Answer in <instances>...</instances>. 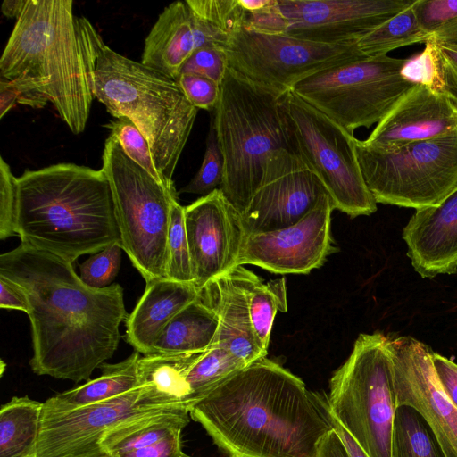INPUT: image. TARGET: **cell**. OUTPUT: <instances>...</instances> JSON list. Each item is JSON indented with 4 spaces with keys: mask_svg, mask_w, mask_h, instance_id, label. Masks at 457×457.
Instances as JSON below:
<instances>
[{
    "mask_svg": "<svg viewBox=\"0 0 457 457\" xmlns=\"http://www.w3.org/2000/svg\"><path fill=\"white\" fill-rule=\"evenodd\" d=\"M194 284L161 278L146 284L145 290L129 314L125 340L144 355L154 353V345L168 323L198 298Z\"/></svg>",
    "mask_w": 457,
    "mask_h": 457,
    "instance_id": "cell-23",
    "label": "cell"
},
{
    "mask_svg": "<svg viewBox=\"0 0 457 457\" xmlns=\"http://www.w3.org/2000/svg\"><path fill=\"white\" fill-rule=\"evenodd\" d=\"M93 24L72 0H27L0 58V78L51 103L70 130L87 127L93 99Z\"/></svg>",
    "mask_w": 457,
    "mask_h": 457,
    "instance_id": "cell-3",
    "label": "cell"
},
{
    "mask_svg": "<svg viewBox=\"0 0 457 457\" xmlns=\"http://www.w3.org/2000/svg\"><path fill=\"white\" fill-rule=\"evenodd\" d=\"M27 0H4L2 4V12L8 18L20 17Z\"/></svg>",
    "mask_w": 457,
    "mask_h": 457,
    "instance_id": "cell-50",
    "label": "cell"
},
{
    "mask_svg": "<svg viewBox=\"0 0 457 457\" xmlns=\"http://www.w3.org/2000/svg\"><path fill=\"white\" fill-rule=\"evenodd\" d=\"M356 151L378 204L420 210L439 205L457 190V129L393 148L357 139Z\"/></svg>",
    "mask_w": 457,
    "mask_h": 457,
    "instance_id": "cell-9",
    "label": "cell"
},
{
    "mask_svg": "<svg viewBox=\"0 0 457 457\" xmlns=\"http://www.w3.org/2000/svg\"><path fill=\"white\" fill-rule=\"evenodd\" d=\"M0 307L21 311L26 314L29 311L27 299L21 290L4 278H0Z\"/></svg>",
    "mask_w": 457,
    "mask_h": 457,
    "instance_id": "cell-46",
    "label": "cell"
},
{
    "mask_svg": "<svg viewBox=\"0 0 457 457\" xmlns=\"http://www.w3.org/2000/svg\"><path fill=\"white\" fill-rule=\"evenodd\" d=\"M190 417L228 457H316L333 428L326 395L262 357L195 404Z\"/></svg>",
    "mask_w": 457,
    "mask_h": 457,
    "instance_id": "cell-2",
    "label": "cell"
},
{
    "mask_svg": "<svg viewBox=\"0 0 457 457\" xmlns=\"http://www.w3.org/2000/svg\"><path fill=\"white\" fill-rule=\"evenodd\" d=\"M120 245L145 283L166 278L171 201L179 197L129 159L112 135L102 155Z\"/></svg>",
    "mask_w": 457,
    "mask_h": 457,
    "instance_id": "cell-8",
    "label": "cell"
},
{
    "mask_svg": "<svg viewBox=\"0 0 457 457\" xmlns=\"http://www.w3.org/2000/svg\"><path fill=\"white\" fill-rule=\"evenodd\" d=\"M400 73L405 80L414 85L443 89L436 43L431 39L425 43L421 53L407 58Z\"/></svg>",
    "mask_w": 457,
    "mask_h": 457,
    "instance_id": "cell-38",
    "label": "cell"
},
{
    "mask_svg": "<svg viewBox=\"0 0 457 457\" xmlns=\"http://www.w3.org/2000/svg\"><path fill=\"white\" fill-rule=\"evenodd\" d=\"M218 325V315L199 294L197 299L183 308L164 328L154 343V353L204 351L212 344Z\"/></svg>",
    "mask_w": 457,
    "mask_h": 457,
    "instance_id": "cell-24",
    "label": "cell"
},
{
    "mask_svg": "<svg viewBox=\"0 0 457 457\" xmlns=\"http://www.w3.org/2000/svg\"><path fill=\"white\" fill-rule=\"evenodd\" d=\"M175 80L194 107L214 111L220 96L221 85L208 78L188 73L179 74Z\"/></svg>",
    "mask_w": 457,
    "mask_h": 457,
    "instance_id": "cell-41",
    "label": "cell"
},
{
    "mask_svg": "<svg viewBox=\"0 0 457 457\" xmlns=\"http://www.w3.org/2000/svg\"><path fill=\"white\" fill-rule=\"evenodd\" d=\"M43 403L12 397L0 410V457H33L38 439Z\"/></svg>",
    "mask_w": 457,
    "mask_h": 457,
    "instance_id": "cell-28",
    "label": "cell"
},
{
    "mask_svg": "<svg viewBox=\"0 0 457 457\" xmlns=\"http://www.w3.org/2000/svg\"><path fill=\"white\" fill-rule=\"evenodd\" d=\"M87 457H112L108 453H106L105 451H103L99 453H96V454H94V455H90V456H87Z\"/></svg>",
    "mask_w": 457,
    "mask_h": 457,
    "instance_id": "cell-51",
    "label": "cell"
},
{
    "mask_svg": "<svg viewBox=\"0 0 457 457\" xmlns=\"http://www.w3.org/2000/svg\"><path fill=\"white\" fill-rule=\"evenodd\" d=\"M21 243L74 262L120 243L109 181L101 170L70 162L17 177Z\"/></svg>",
    "mask_w": 457,
    "mask_h": 457,
    "instance_id": "cell-4",
    "label": "cell"
},
{
    "mask_svg": "<svg viewBox=\"0 0 457 457\" xmlns=\"http://www.w3.org/2000/svg\"><path fill=\"white\" fill-rule=\"evenodd\" d=\"M457 129V100L444 89L415 84L376 125L366 145L393 148Z\"/></svg>",
    "mask_w": 457,
    "mask_h": 457,
    "instance_id": "cell-19",
    "label": "cell"
},
{
    "mask_svg": "<svg viewBox=\"0 0 457 457\" xmlns=\"http://www.w3.org/2000/svg\"><path fill=\"white\" fill-rule=\"evenodd\" d=\"M294 152L312 170L334 209L351 218L370 215L377 202L364 180L357 138L293 90L283 97Z\"/></svg>",
    "mask_w": 457,
    "mask_h": 457,
    "instance_id": "cell-10",
    "label": "cell"
},
{
    "mask_svg": "<svg viewBox=\"0 0 457 457\" xmlns=\"http://www.w3.org/2000/svg\"><path fill=\"white\" fill-rule=\"evenodd\" d=\"M223 157L215 128L211 119L206 147L201 167L194 178L178 194H195L202 196L220 188L223 179Z\"/></svg>",
    "mask_w": 457,
    "mask_h": 457,
    "instance_id": "cell-36",
    "label": "cell"
},
{
    "mask_svg": "<svg viewBox=\"0 0 457 457\" xmlns=\"http://www.w3.org/2000/svg\"><path fill=\"white\" fill-rule=\"evenodd\" d=\"M244 286L254 336L260 346L268 352L270 332L278 311H287V287L284 278L264 283L256 274L237 265Z\"/></svg>",
    "mask_w": 457,
    "mask_h": 457,
    "instance_id": "cell-29",
    "label": "cell"
},
{
    "mask_svg": "<svg viewBox=\"0 0 457 457\" xmlns=\"http://www.w3.org/2000/svg\"><path fill=\"white\" fill-rule=\"evenodd\" d=\"M415 0H278L285 34L328 45H354Z\"/></svg>",
    "mask_w": 457,
    "mask_h": 457,
    "instance_id": "cell-16",
    "label": "cell"
},
{
    "mask_svg": "<svg viewBox=\"0 0 457 457\" xmlns=\"http://www.w3.org/2000/svg\"><path fill=\"white\" fill-rule=\"evenodd\" d=\"M436 47L443 89L457 100V45L436 43Z\"/></svg>",
    "mask_w": 457,
    "mask_h": 457,
    "instance_id": "cell-44",
    "label": "cell"
},
{
    "mask_svg": "<svg viewBox=\"0 0 457 457\" xmlns=\"http://www.w3.org/2000/svg\"><path fill=\"white\" fill-rule=\"evenodd\" d=\"M316 457H349L342 439L334 428L321 439Z\"/></svg>",
    "mask_w": 457,
    "mask_h": 457,
    "instance_id": "cell-47",
    "label": "cell"
},
{
    "mask_svg": "<svg viewBox=\"0 0 457 457\" xmlns=\"http://www.w3.org/2000/svg\"><path fill=\"white\" fill-rule=\"evenodd\" d=\"M93 44L95 97L112 116L126 117L138 128L165 185L174 189L172 177L198 109L175 79L117 53L97 30Z\"/></svg>",
    "mask_w": 457,
    "mask_h": 457,
    "instance_id": "cell-5",
    "label": "cell"
},
{
    "mask_svg": "<svg viewBox=\"0 0 457 457\" xmlns=\"http://www.w3.org/2000/svg\"><path fill=\"white\" fill-rule=\"evenodd\" d=\"M334 207L323 194L296 223L270 232L246 234L237 265L252 264L278 274H308L337 251L330 224Z\"/></svg>",
    "mask_w": 457,
    "mask_h": 457,
    "instance_id": "cell-14",
    "label": "cell"
},
{
    "mask_svg": "<svg viewBox=\"0 0 457 457\" xmlns=\"http://www.w3.org/2000/svg\"><path fill=\"white\" fill-rule=\"evenodd\" d=\"M0 278L27 299L34 373L88 381L114 354L129 317L120 285L89 287L72 262L23 243L0 255Z\"/></svg>",
    "mask_w": 457,
    "mask_h": 457,
    "instance_id": "cell-1",
    "label": "cell"
},
{
    "mask_svg": "<svg viewBox=\"0 0 457 457\" xmlns=\"http://www.w3.org/2000/svg\"><path fill=\"white\" fill-rule=\"evenodd\" d=\"M207 44L220 46L217 34L186 1L170 4L145 40L141 62L173 79L192 53Z\"/></svg>",
    "mask_w": 457,
    "mask_h": 457,
    "instance_id": "cell-21",
    "label": "cell"
},
{
    "mask_svg": "<svg viewBox=\"0 0 457 457\" xmlns=\"http://www.w3.org/2000/svg\"><path fill=\"white\" fill-rule=\"evenodd\" d=\"M284 96L228 67L211 119L224 163L220 189L241 215L262 181L270 155L279 149L294 152Z\"/></svg>",
    "mask_w": 457,
    "mask_h": 457,
    "instance_id": "cell-6",
    "label": "cell"
},
{
    "mask_svg": "<svg viewBox=\"0 0 457 457\" xmlns=\"http://www.w3.org/2000/svg\"><path fill=\"white\" fill-rule=\"evenodd\" d=\"M189 411L175 409L127 420L110 429L101 440V447L110 455L133 451L181 432L189 423Z\"/></svg>",
    "mask_w": 457,
    "mask_h": 457,
    "instance_id": "cell-27",
    "label": "cell"
},
{
    "mask_svg": "<svg viewBox=\"0 0 457 457\" xmlns=\"http://www.w3.org/2000/svg\"><path fill=\"white\" fill-rule=\"evenodd\" d=\"M112 456V455H111ZM112 457H193L182 450L181 432L175 433L160 442L112 455Z\"/></svg>",
    "mask_w": 457,
    "mask_h": 457,
    "instance_id": "cell-43",
    "label": "cell"
},
{
    "mask_svg": "<svg viewBox=\"0 0 457 457\" xmlns=\"http://www.w3.org/2000/svg\"><path fill=\"white\" fill-rule=\"evenodd\" d=\"M139 353L135 351L118 363L99 366L102 374L85 384L48 398L44 403L50 407L71 409L114 398L139 387L137 363Z\"/></svg>",
    "mask_w": 457,
    "mask_h": 457,
    "instance_id": "cell-26",
    "label": "cell"
},
{
    "mask_svg": "<svg viewBox=\"0 0 457 457\" xmlns=\"http://www.w3.org/2000/svg\"><path fill=\"white\" fill-rule=\"evenodd\" d=\"M184 220L194 284L201 289L237 266L246 232L220 188L185 206Z\"/></svg>",
    "mask_w": 457,
    "mask_h": 457,
    "instance_id": "cell-18",
    "label": "cell"
},
{
    "mask_svg": "<svg viewBox=\"0 0 457 457\" xmlns=\"http://www.w3.org/2000/svg\"><path fill=\"white\" fill-rule=\"evenodd\" d=\"M122 250L120 243H115L92 254L79 264V278L95 288L112 285L120 269Z\"/></svg>",
    "mask_w": 457,
    "mask_h": 457,
    "instance_id": "cell-37",
    "label": "cell"
},
{
    "mask_svg": "<svg viewBox=\"0 0 457 457\" xmlns=\"http://www.w3.org/2000/svg\"><path fill=\"white\" fill-rule=\"evenodd\" d=\"M221 48L230 69L279 96L320 71L366 57L357 44L328 45L245 28L231 35Z\"/></svg>",
    "mask_w": 457,
    "mask_h": 457,
    "instance_id": "cell-12",
    "label": "cell"
},
{
    "mask_svg": "<svg viewBox=\"0 0 457 457\" xmlns=\"http://www.w3.org/2000/svg\"><path fill=\"white\" fill-rule=\"evenodd\" d=\"M397 408L410 406L428 423L447 457H457V408L435 373L431 348L411 337H389Z\"/></svg>",
    "mask_w": 457,
    "mask_h": 457,
    "instance_id": "cell-17",
    "label": "cell"
},
{
    "mask_svg": "<svg viewBox=\"0 0 457 457\" xmlns=\"http://www.w3.org/2000/svg\"><path fill=\"white\" fill-rule=\"evenodd\" d=\"M431 359L441 387L457 408V364L435 352H432Z\"/></svg>",
    "mask_w": 457,
    "mask_h": 457,
    "instance_id": "cell-45",
    "label": "cell"
},
{
    "mask_svg": "<svg viewBox=\"0 0 457 457\" xmlns=\"http://www.w3.org/2000/svg\"><path fill=\"white\" fill-rule=\"evenodd\" d=\"M327 396V395H326ZM328 402V401H327ZM329 411V409H328ZM333 428L337 431L339 437L349 454V457H369L363 449L359 445L355 439L346 431V429L333 417L330 413Z\"/></svg>",
    "mask_w": 457,
    "mask_h": 457,
    "instance_id": "cell-49",
    "label": "cell"
},
{
    "mask_svg": "<svg viewBox=\"0 0 457 457\" xmlns=\"http://www.w3.org/2000/svg\"><path fill=\"white\" fill-rule=\"evenodd\" d=\"M407 255L424 278L457 272V190L437 206L416 210L403 230Z\"/></svg>",
    "mask_w": 457,
    "mask_h": 457,
    "instance_id": "cell-20",
    "label": "cell"
},
{
    "mask_svg": "<svg viewBox=\"0 0 457 457\" xmlns=\"http://www.w3.org/2000/svg\"><path fill=\"white\" fill-rule=\"evenodd\" d=\"M167 247L166 278L182 283L194 284L185 228L184 206L180 205L179 197H175L171 201Z\"/></svg>",
    "mask_w": 457,
    "mask_h": 457,
    "instance_id": "cell-33",
    "label": "cell"
},
{
    "mask_svg": "<svg viewBox=\"0 0 457 457\" xmlns=\"http://www.w3.org/2000/svg\"><path fill=\"white\" fill-rule=\"evenodd\" d=\"M243 28L263 34H285L287 22L280 12L278 0H269L260 9L245 11Z\"/></svg>",
    "mask_w": 457,
    "mask_h": 457,
    "instance_id": "cell-42",
    "label": "cell"
},
{
    "mask_svg": "<svg viewBox=\"0 0 457 457\" xmlns=\"http://www.w3.org/2000/svg\"><path fill=\"white\" fill-rule=\"evenodd\" d=\"M326 193L303 160L287 149L269 158L262 181L242 214L246 234L278 230L300 220Z\"/></svg>",
    "mask_w": 457,
    "mask_h": 457,
    "instance_id": "cell-15",
    "label": "cell"
},
{
    "mask_svg": "<svg viewBox=\"0 0 457 457\" xmlns=\"http://www.w3.org/2000/svg\"><path fill=\"white\" fill-rule=\"evenodd\" d=\"M391 457H447L418 411L399 406L395 412Z\"/></svg>",
    "mask_w": 457,
    "mask_h": 457,
    "instance_id": "cell-31",
    "label": "cell"
},
{
    "mask_svg": "<svg viewBox=\"0 0 457 457\" xmlns=\"http://www.w3.org/2000/svg\"><path fill=\"white\" fill-rule=\"evenodd\" d=\"M105 127L110 129V135L118 140L129 159L167 187L154 164L148 142L130 120L120 117L115 120H110Z\"/></svg>",
    "mask_w": 457,
    "mask_h": 457,
    "instance_id": "cell-35",
    "label": "cell"
},
{
    "mask_svg": "<svg viewBox=\"0 0 457 457\" xmlns=\"http://www.w3.org/2000/svg\"><path fill=\"white\" fill-rule=\"evenodd\" d=\"M175 409L186 408L171 404L143 386L71 409L50 407L43 403L33 457H87L99 453L104 451L101 440L110 429L129 420Z\"/></svg>",
    "mask_w": 457,
    "mask_h": 457,
    "instance_id": "cell-13",
    "label": "cell"
},
{
    "mask_svg": "<svg viewBox=\"0 0 457 457\" xmlns=\"http://www.w3.org/2000/svg\"><path fill=\"white\" fill-rule=\"evenodd\" d=\"M412 4L357 42L358 50L366 57L386 55L396 48L427 43L430 37L420 26Z\"/></svg>",
    "mask_w": 457,
    "mask_h": 457,
    "instance_id": "cell-30",
    "label": "cell"
},
{
    "mask_svg": "<svg viewBox=\"0 0 457 457\" xmlns=\"http://www.w3.org/2000/svg\"><path fill=\"white\" fill-rule=\"evenodd\" d=\"M327 401L330 413L369 457H391L397 404L389 337L359 335L330 378Z\"/></svg>",
    "mask_w": 457,
    "mask_h": 457,
    "instance_id": "cell-7",
    "label": "cell"
},
{
    "mask_svg": "<svg viewBox=\"0 0 457 457\" xmlns=\"http://www.w3.org/2000/svg\"><path fill=\"white\" fill-rule=\"evenodd\" d=\"M20 92L11 81L0 78V118L2 119L18 103Z\"/></svg>",
    "mask_w": 457,
    "mask_h": 457,
    "instance_id": "cell-48",
    "label": "cell"
},
{
    "mask_svg": "<svg viewBox=\"0 0 457 457\" xmlns=\"http://www.w3.org/2000/svg\"><path fill=\"white\" fill-rule=\"evenodd\" d=\"M191 10L221 39L228 38L245 25V11L239 0H187Z\"/></svg>",
    "mask_w": 457,
    "mask_h": 457,
    "instance_id": "cell-34",
    "label": "cell"
},
{
    "mask_svg": "<svg viewBox=\"0 0 457 457\" xmlns=\"http://www.w3.org/2000/svg\"><path fill=\"white\" fill-rule=\"evenodd\" d=\"M200 296L219 319L212 344L228 350L246 366L266 357L268 352L258 344L252 327L247 296L237 266L210 280L200 289Z\"/></svg>",
    "mask_w": 457,
    "mask_h": 457,
    "instance_id": "cell-22",
    "label": "cell"
},
{
    "mask_svg": "<svg viewBox=\"0 0 457 457\" xmlns=\"http://www.w3.org/2000/svg\"><path fill=\"white\" fill-rule=\"evenodd\" d=\"M18 185L9 164L0 158V239L17 236Z\"/></svg>",
    "mask_w": 457,
    "mask_h": 457,
    "instance_id": "cell-40",
    "label": "cell"
},
{
    "mask_svg": "<svg viewBox=\"0 0 457 457\" xmlns=\"http://www.w3.org/2000/svg\"><path fill=\"white\" fill-rule=\"evenodd\" d=\"M407 58L363 57L297 83L293 90L350 133L378 124L414 84L401 76Z\"/></svg>",
    "mask_w": 457,
    "mask_h": 457,
    "instance_id": "cell-11",
    "label": "cell"
},
{
    "mask_svg": "<svg viewBox=\"0 0 457 457\" xmlns=\"http://www.w3.org/2000/svg\"><path fill=\"white\" fill-rule=\"evenodd\" d=\"M228 67L223 49L215 44H207L192 53L181 67L179 74L203 76L221 85Z\"/></svg>",
    "mask_w": 457,
    "mask_h": 457,
    "instance_id": "cell-39",
    "label": "cell"
},
{
    "mask_svg": "<svg viewBox=\"0 0 457 457\" xmlns=\"http://www.w3.org/2000/svg\"><path fill=\"white\" fill-rule=\"evenodd\" d=\"M173 354L187 385L190 410L220 385L246 367L228 350L217 344H212L201 352Z\"/></svg>",
    "mask_w": 457,
    "mask_h": 457,
    "instance_id": "cell-25",
    "label": "cell"
},
{
    "mask_svg": "<svg viewBox=\"0 0 457 457\" xmlns=\"http://www.w3.org/2000/svg\"><path fill=\"white\" fill-rule=\"evenodd\" d=\"M412 8L429 40L457 45V0H415Z\"/></svg>",
    "mask_w": 457,
    "mask_h": 457,
    "instance_id": "cell-32",
    "label": "cell"
}]
</instances>
